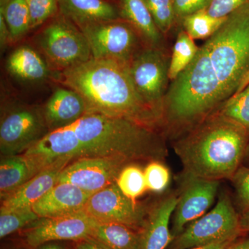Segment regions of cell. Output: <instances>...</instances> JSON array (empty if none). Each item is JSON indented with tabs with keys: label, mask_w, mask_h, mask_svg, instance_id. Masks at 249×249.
Returning a JSON list of instances; mask_svg holds the SVG:
<instances>
[{
	"label": "cell",
	"mask_w": 249,
	"mask_h": 249,
	"mask_svg": "<svg viewBox=\"0 0 249 249\" xmlns=\"http://www.w3.org/2000/svg\"><path fill=\"white\" fill-rule=\"evenodd\" d=\"M84 98L88 113L123 118L158 129L160 116L142 97L128 66L109 59L91 58L53 76Z\"/></svg>",
	"instance_id": "6da1fadb"
},
{
	"label": "cell",
	"mask_w": 249,
	"mask_h": 249,
	"mask_svg": "<svg viewBox=\"0 0 249 249\" xmlns=\"http://www.w3.org/2000/svg\"><path fill=\"white\" fill-rule=\"evenodd\" d=\"M249 140L245 127L214 111L192 125L175 149L190 178L219 181L235 175Z\"/></svg>",
	"instance_id": "7a4b0ae2"
},
{
	"label": "cell",
	"mask_w": 249,
	"mask_h": 249,
	"mask_svg": "<svg viewBox=\"0 0 249 249\" xmlns=\"http://www.w3.org/2000/svg\"><path fill=\"white\" fill-rule=\"evenodd\" d=\"M85 157H118L128 160H159L165 155L158 129L136 121L87 113L70 125Z\"/></svg>",
	"instance_id": "3957f363"
},
{
	"label": "cell",
	"mask_w": 249,
	"mask_h": 249,
	"mask_svg": "<svg viewBox=\"0 0 249 249\" xmlns=\"http://www.w3.org/2000/svg\"><path fill=\"white\" fill-rule=\"evenodd\" d=\"M200 48L224 103L249 73V1L227 16Z\"/></svg>",
	"instance_id": "277c9868"
},
{
	"label": "cell",
	"mask_w": 249,
	"mask_h": 249,
	"mask_svg": "<svg viewBox=\"0 0 249 249\" xmlns=\"http://www.w3.org/2000/svg\"><path fill=\"white\" fill-rule=\"evenodd\" d=\"M37 42L49 63L58 71L92 58L83 33L74 23L60 14L40 31Z\"/></svg>",
	"instance_id": "5b68a950"
},
{
	"label": "cell",
	"mask_w": 249,
	"mask_h": 249,
	"mask_svg": "<svg viewBox=\"0 0 249 249\" xmlns=\"http://www.w3.org/2000/svg\"><path fill=\"white\" fill-rule=\"evenodd\" d=\"M89 44L94 59H109L128 66L145 45L137 31L122 19L91 23L78 27Z\"/></svg>",
	"instance_id": "8992f818"
},
{
	"label": "cell",
	"mask_w": 249,
	"mask_h": 249,
	"mask_svg": "<svg viewBox=\"0 0 249 249\" xmlns=\"http://www.w3.org/2000/svg\"><path fill=\"white\" fill-rule=\"evenodd\" d=\"M169 64L165 48L144 45L128 65L131 78L139 94L162 120L163 103L169 87Z\"/></svg>",
	"instance_id": "52a82bcc"
},
{
	"label": "cell",
	"mask_w": 249,
	"mask_h": 249,
	"mask_svg": "<svg viewBox=\"0 0 249 249\" xmlns=\"http://www.w3.org/2000/svg\"><path fill=\"white\" fill-rule=\"evenodd\" d=\"M49 132L42 107L27 105L11 106L1 117V155L24 153Z\"/></svg>",
	"instance_id": "ba28073f"
},
{
	"label": "cell",
	"mask_w": 249,
	"mask_h": 249,
	"mask_svg": "<svg viewBox=\"0 0 249 249\" xmlns=\"http://www.w3.org/2000/svg\"><path fill=\"white\" fill-rule=\"evenodd\" d=\"M242 229L240 219L227 196L214 209L193 222L175 237L172 249H190L224 240H235Z\"/></svg>",
	"instance_id": "9c48e42d"
},
{
	"label": "cell",
	"mask_w": 249,
	"mask_h": 249,
	"mask_svg": "<svg viewBox=\"0 0 249 249\" xmlns=\"http://www.w3.org/2000/svg\"><path fill=\"white\" fill-rule=\"evenodd\" d=\"M96 220L85 211L55 217L40 219L19 231L23 244L31 249L58 241H78L91 237Z\"/></svg>",
	"instance_id": "30bf717a"
},
{
	"label": "cell",
	"mask_w": 249,
	"mask_h": 249,
	"mask_svg": "<svg viewBox=\"0 0 249 249\" xmlns=\"http://www.w3.org/2000/svg\"><path fill=\"white\" fill-rule=\"evenodd\" d=\"M130 162L118 157H85L64 168L58 182H67L93 195L116 183L121 170Z\"/></svg>",
	"instance_id": "8fae6325"
},
{
	"label": "cell",
	"mask_w": 249,
	"mask_h": 249,
	"mask_svg": "<svg viewBox=\"0 0 249 249\" xmlns=\"http://www.w3.org/2000/svg\"><path fill=\"white\" fill-rule=\"evenodd\" d=\"M85 211L98 222L119 223L139 231L147 217L143 208L124 196L116 183L93 193Z\"/></svg>",
	"instance_id": "7c38bea8"
},
{
	"label": "cell",
	"mask_w": 249,
	"mask_h": 249,
	"mask_svg": "<svg viewBox=\"0 0 249 249\" xmlns=\"http://www.w3.org/2000/svg\"><path fill=\"white\" fill-rule=\"evenodd\" d=\"M41 170L60 161L84 157L79 141L70 126L49 132L24 152Z\"/></svg>",
	"instance_id": "4fadbf2b"
},
{
	"label": "cell",
	"mask_w": 249,
	"mask_h": 249,
	"mask_svg": "<svg viewBox=\"0 0 249 249\" xmlns=\"http://www.w3.org/2000/svg\"><path fill=\"white\" fill-rule=\"evenodd\" d=\"M191 178L175 211L172 231L174 238L182 232L187 224L204 214L217 195L219 181Z\"/></svg>",
	"instance_id": "5bb4252c"
},
{
	"label": "cell",
	"mask_w": 249,
	"mask_h": 249,
	"mask_svg": "<svg viewBox=\"0 0 249 249\" xmlns=\"http://www.w3.org/2000/svg\"><path fill=\"white\" fill-rule=\"evenodd\" d=\"M92 195L71 183H58L33 205L34 212L40 217H55L85 211Z\"/></svg>",
	"instance_id": "9a60e30c"
},
{
	"label": "cell",
	"mask_w": 249,
	"mask_h": 249,
	"mask_svg": "<svg viewBox=\"0 0 249 249\" xmlns=\"http://www.w3.org/2000/svg\"><path fill=\"white\" fill-rule=\"evenodd\" d=\"M42 109L50 132L71 125L88 113L84 98L65 86L54 90Z\"/></svg>",
	"instance_id": "2e32d148"
},
{
	"label": "cell",
	"mask_w": 249,
	"mask_h": 249,
	"mask_svg": "<svg viewBox=\"0 0 249 249\" xmlns=\"http://www.w3.org/2000/svg\"><path fill=\"white\" fill-rule=\"evenodd\" d=\"M70 161H60L47 167L24 183L11 196L2 199L1 209L32 207L58 182L59 176Z\"/></svg>",
	"instance_id": "e0dca14e"
},
{
	"label": "cell",
	"mask_w": 249,
	"mask_h": 249,
	"mask_svg": "<svg viewBox=\"0 0 249 249\" xmlns=\"http://www.w3.org/2000/svg\"><path fill=\"white\" fill-rule=\"evenodd\" d=\"M59 14L78 27L91 23L121 19L116 0H58Z\"/></svg>",
	"instance_id": "ac0fdd59"
},
{
	"label": "cell",
	"mask_w": 249,
	"mask_h": 249,
	"mask_svg": "<svg viewBox=\"0 0 249 249\" xmlns=\"http://www.w3.org/2000/svg\"><path fill=\"white\" fill-rule=\"evenodd\" d=\"M178 199L173 196L159 203L148 214L141 231L140 249H165L174 237L169 229L170 219Z\"/></svg>",
	"instance_id": "d6986e66"
},
{
	"label": "cell",
	"mask_w": 249,
	"mask_h": 249,
	"mask_svg": "<svg viewBox=\"0 0 249 249\" xmlns=\"http://www.w3.org/2000/svg\"><path fill=\"white\" fill-rule=\"evenodd\" d=\"M121 18L137 31L145 45L164 48V36L154 22L145 0H116Z\"/></svg>",
	"instance_id": "ffe728a7"
},
{
	"label": "cell",
	"mask_w": 249,
	"mask_h": 249,
	"mask_svg": "<svg viewBox=\"0 0 249 249\" xmlns=\"http://www.w3.org/2000/svg\"><path fill=\"white\" fill-rule=\"evenodd\" d=\"M42 171L29 157L20 155L1 156L0 162V193L5 199Z\"/></svg>",
	"instance_id": "44dd1931"
},
{
	"label": "cell",
	"mask_w": 249,
	"mask_h": 249,
	"mask_svg": "<svg viewBox=\"0 0 249 249\" xmlns=\"http://www.w3.org/2000/svg\"><path fill=\"white\" fill-rule=\"evenodd\" d=\"M6 68L18 79L28 82H42L53 77L48 62L28 45L15 49L6 60Z\"/></svg>",
	"instance_id": "7402d4cb"
},
{
	"label": "cell",
	"mask_w": 249,
	"mask_h": 249,
	"mask_svg": "<svg viewBox=\"0 0 249 249\" xmlns=\"http://www.w3.org/2000/svg\"><path fill=\"white\" fill-rule=\"evenodd\" d=\"M91 237L112 249H140L141 231L124 224L96 220Z\"/></svg>",
	"instance_id": "603a6c76"
},
{
	"label": "cell",
	"mask_w": 249,
	"mask_h": 249,
	"mask_svg": "<svg viewBox=\"0 0 249 249\" xmlns=\"http://www.w3.org/2000/svg\"><path fill=\"white\" fill-rule=\"evenodd\" d=\"M0 14L9 27L12 42L19 40L31 30L30 14L26 0H4L1 2Z\"/></svg>",
	"instance_id": "cb8c5ba5"
},
{
	"label": "cell",
	"mask_w": 249,
	"mask_h": 249,
	"mask_svg": "<svg viewBox=\"0 0 249 249\" xmlns=\"http://www.w3.org/2000/svg\"><path fill=\"white\" fill-rule=\"evenodd\" d=\"M199 47L194 40L181 29L177 36L170 58L169 79L173 81L191 64L196 57Z\"/></svg>",
	"instance_id": "d4e9b609"
},
{
	"label": "cell",
	"mask_w": 249,
	"mask_h": 249,
	"mask_svg": "<svg viewBox=\"0 0 249 249\" xmlns=\"http://www.w3.org/2000/svg\"><path fill=\"white\" fill-rule=\"evenodd\" d=\"M226 18H214L206 10L183 18L180 23L193 40L209 39L222 25Z\"/></svg>",
	"instance_id": "484cf974"
},
{
	"label": "cell",
	"mask_w": 249,
	"mask_h": 249,
	"mask_svg": "<svg viewBox=\"0 0 249 249\" xmlns=\"http://www.w3.org/2000/svg\"><path fill=\"white\" fill-rule=\"evenodd\" d=\"M38 219L32 207L0 209V238L21 231Z\"/></svg>",
	"instance_id": "4316f807"
},
{
	"label": "cell",
	"mask_w": 249,
	"mask_h": 249,
	"mask_svg": "<svg viewBox=\"0 0 249 249\" xmlns=\"http://www.w3.org/2000/svg\"><path fill=\"white\" fill-rule=\"evenodd\" d=\"M214 111L240 124L249 132V83Z\"/></svg>",
	"instance_id": "83f0119b"
},
{
	"label": "cell",
	"mask_w": 249,
	"mask_h": 249,
	"mask_svg": "<svg viewBox=\"0 0 249 249\" xmlns=\"http://www.w3.org/2000/svg\"><path fill=\"white\" fill-rule=\"evenodd\" d=\"M116 183L124 196L134 201L147 190L144 170L132 163L123 168Z\"/></svg>",
	"instance_id": "f1b7e54d"
},
{
	"label": "cell",
	"mask_w": 249,
	"mask_h": 249,
	"mask_svg": "<svg viewBox=\"0 0 249 249\" xmlns=\"http://www.w3.org/2000/svg\"><path fill=\"white\" fill-rule=\"evenodd\" d=\"M156 26L166 36L177 22L173 0H145Z\"/></svg>",
	"instance_id": "f546056e"
},
{
	"label": "cell",
	"mask_w": 249,
	"mask_h": 249,
	"mask_svg": "<svg viewBox=\"0 0 249 249\" xmlns=\"http://www.w3.org/2000/svg\"><path fill=\"white\" fill-rule=\"evenodd\" d=\"M31 29L43 25L59 14L58 0H26Z\"/></svg>",
	"instance_id": "4dcf8cb0"
},
{
	"label": "cell",
	"mask_w": 249,
	"mask_h": 249,
	"mask_svg": "<svg viewBox=\"0 0 249 249\" xmlns=\"http://www.w3.org/2000/svg\"><path fill=\"white\" fill-rule=\"evenodd\" d=\"M147 189L160 193L168 186L170 179L169 170L159 160L150 162L144 170Z\"/></svg>",
	"instance_id": "1f68e13d"
},
{
	"label": "cell",
	"mask_w": 249,
	"mask_h": 249,
	"mask_svg": "<svg viewBox=\"0 0 249 249\" xmlns=\"http://www.w3.org/2000/svg\"><path fill=\"white\" fill-rule=\"evenodd\" d=\"M212 0H173L177 22L190 15L206 10Z\"/></svg>",
	"instance_id": "d6a6232c"
},
{
	"label": "cell",
	"mask_w": 249,
	"mask_h": 249,
	"mask_svg": "<svg viewBox=\"0 0 249 249\" xmlns=\"http://www.w3.org/2000/svg\"><path fill=\"white\" fill-rule=\"evenodd\" d=\"M232 178L239 201L247 211L249 209V167L240 166Z\"/></svg>",
	"instance_id": "836d02e7"
},
{
	"label": "cell",
	"mask_w": 249,
	"mask_h": 249,
	"mask_svg": "<svg viewBox=\"0 0 249 249\" xmlns=\"http://www.w3.org/2000/svg\"><path fill=\"white\" fill-rule=\"evenodd\" d=\"M249 0H212L206 9L208 14L214 18H225Z\"/></svg>",
	"instance_id": "e575fe53"
},
{
	"label": "cell",
	"mask_w": 249,
	"mask_h": 249,
	"mask_svg": "<svg viewBox=\"0 0 249 249\" xmlns=\"http://www.w3.org/2000/svg\"><path fill=\"white\" fill-rule=\"evenodd\" d=\"M75 249H112L104 245L102 242L93 238L88 237L85 240L76 242Z\"/></svg>",
	"instance_id": "d590c367"
},
{
	"label": "cell",
	"mask_w": 249,
	"mask_h": 249,
	"mask_svg": "<svg viewBox=\"0 0 249 249\" xmlns=\"http://www.w3.org/2000/svg\"><path fill=\"white\" fill-rule=\"evenodd\" d=\"M11 42H12V38H11L9 27H8L2 15L0 14V44H1V49L4 50L6 46Z\"/></svg>",
	"instance_id": "8d00e7d4"
},
{
	"label": "cell",
	"mask_w": 249,
	"mask_h": 249,
	"mask_svg": "<svg viewBox=\"0 0 249 249\" xmlns=\"http://www.w3.org/2000/svg\"><path fill=\"white\" fill-rule=\"evenodd\" d=\"M234 240H224L213 242L209 245L199 246L190 249H226L229 247Z\"/></svg>",
	"instance_id": "74e56055"
},
{
	"label": "cell",
	"mask_w": 249,
	"mask_h": 249,
	"mask_svg": "<svg viewBox=\"0 0 249 249\" xmlns=\"http://www.w3.org/2000/svg\"><path fill=\"white\" fill-rule=\"evenodd\" d=\"M226 249H249V239L239 241L235 244H231Z\"/></svg>",
	"instance_id": "f35d334b"
},
{
	"label": "cell",
	"mask_w": 249,
	"mask_h": 249,
	"mask_svg": "<svg viewBox=\"0 0 249 249\" xmlns=\"http://www.w3.org/2000/svg\"><path fill=\"white\" fill-rule=\"evenodd\" d=\"M240 222L242 229L249 230V209L246 211L245 214L240 219Z\"/></svg>",
	"instance_id": "ab89813d"
},
{
	"label": "cell",
	"mask_w": 249,
	"mask_h": 249,
	"mask_svg": "<svg viewBox=\"0 0 249 249\" xmlns=\"http://www.w3.org/2000/svg\"><path fill=\"white\" fill-rule=\"evenodd\" d=\"M36 249H65L61 245L55 243V242H49L45 245H41L38 248Z\"/></svg>",
	"instance_id": "60d3db41"
},
{
	"label": "cell",
	"mask_w": 249,
	"mask_h": 249,
	"mask_svg": "<svg viewBox=\"0 0 249 249\" xmlns=\"http://www.w3.org/2000/svg\"><path fill=\"white\" fill-rule=\"evenodd\" d=\"M249 83V73L248 74H247V76L245 77V79L243 80V81L242 82V83H241L240 88H238V89H237V92H239V91H240L241 90H242L244 89V88H245L246 86H247V85H248Z\"/></svg>",
	"instance_id": "b9f144b4"
},
{
	"label": "cell",
	"mask_w": 249,
	"mask_h": 249,
	"mask_svg": "<svg viewBox=\"0 0 249 249\" xmlns=\"http://www.w3.org/2000/svg\"><path fill=\"white\" fill-rule=\"evenodd\" d=\"M247 164L249 165V143L248 146H247V151H246L245 158H244V160Z\"/></svg>",
	"instance_id": "7bdbcfd3"
},
{
	"label": "cell",
	"mask_w": 249,
	"mask_h": 249,
	"mask_svg": "<svg viewBox=\"0 0 249 249\" xmlns=\"http://www.w3.org/2000/svg\"><path fill=\"white\" fill-rule=\"evenodd\" d=\"M31 249L29 248V247H27V246L24 245V247H23V248H14V249Z\"/></svg>",
	"instance_id": "ee69618b"
},
{
	"label": "cell",
	"mask_w": 249,
	"mask_h": 249,
	"mask_svg": "<svg viewBox=\"0 0 249 249\" xmlns=\"http://www.w3.org/2000/svg\"><path fill=\"white\" fill-rule=\"evenodd\" d=\"M4 0H1V2H2V1H4Z\"/></svg>",
	"instance_id": "f6af8a7d"
}]
</instances>
